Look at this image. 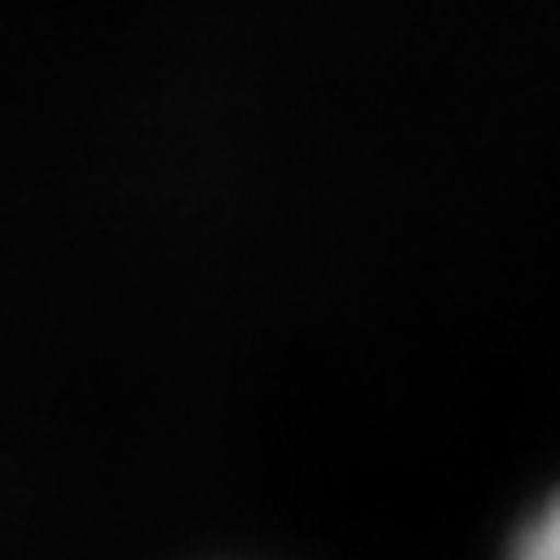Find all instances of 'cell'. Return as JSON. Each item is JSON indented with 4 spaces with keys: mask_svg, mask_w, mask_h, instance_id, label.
I'll return each mask as SVG.
<instances>
[{
    "mask_svg": "<svg viewBox=\"0 0 560 560\" xmlns=\"http://www.w3.org/2000/svg\"><path fill=\"white\" fill-rule=\"evenodd\" d=\"M512 560H560V494L534 516V525L521 534Z\"/></svg>",
    "mask_w": 560,
    "mask_h": 560,
    "instance_id": "1",
    "label": "cell"
}]
</instances>
